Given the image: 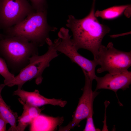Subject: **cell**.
<instances>
[{
    "label": "cell",
    "instance_id": "18",
    "mask_svg": "<svg viewBox=\"0 0 131 131\" xmlns=\"http://www.w3.org/2000/svg\"><path fill=\"white\" fill-rule=\"evenodd\" d=\"M32 6L36 11L46 10V0H30Z\"/></svg>",
    "mask_w": 131,
    "mask_h": 131
},
{
    "label": "cell",
    "instance_id": "2",
    "mask_svg": "<svg viewBox=\"0 0 131 131\" xmlns=\"http://www.w3.org/2000/svg\"><path fill=\"white\" fill-rule=\"evenodd\" d=\"M4 34L0 39V55L12 72H19L31 57L38 54V47L21 36Z\"/></svg>",
    "mask_w": 131,
    "mask_h": 131
},
{
    "label": "cell",
    "instance_id": "11",
    "mask_svg": "<svg viewBox=\"0 0 131 131\" xmlns=\"http://www.w3.org/2000/svg\"><path fill=\"white\" fill-rule=\"evenodd\" d=\"M63 117H54L41 114L33 119L30 124V131H54L64 121Z\"/></svg>",
    "mask_w": 131,
    "mask_h": 131
},
{
    "label": "cell",
    "instance_id": "3",
    "mask_svg": "<svg viewBox=\"0 0 131 131\" xmlns=\"http://www.w3.org/2000/svg\"><path fill=\"white\" fill-rule=\"evenodd\" d=\"M46 10L35 11L23 20L5 31L4 34L22 37L38 47L42 46L49 38V33L54 31L48 24Z\"/></svg>",
    "mask_w": 131,
    "mask_h": 131
},
{
    "label": "cell",
    "instance_id": "14",
    "mask_svg": "<svg viewBox=\"0 0 131 131\" xmlns=\"http://www.w3.org/2000/svg\"><path fill=\"white\" fill-rule=\"evenodd\" d=\"M6 62L4 59L0 57V75L4 78V83L7 84L14 78V75L9 71Z\"/></svg>",
    "mask_w": 131,
    "mask_h": 131
},
{
    "label": "cell",
    "instance_id": "9",
    "mask_svg": "<svg viewBox=\"0 0 131 131\" xmlns=\"http://www.w3.org/2000/svg\"><path fill=\"white\" fill-rule=\"evenodd\" d=\"M97 85L95 90L101 89L112 90L115 93L119 89L126 90L131 83V72L128 71L120 73L106 74L104 76L96 77Z\"/></svg>",
    "mask_w": 131,
    "mask_h": 131
},
{
    "label": "cell",
    "instance_id": "12",
    "mask_svg": "<svg viewBox=\"0 0 131 131\" xmlns=\"http://www.w3.org/2000/svg\"><path fill=\"white\" fill-rule=\"evenodd\" d=\"M5 86L4 83L0 84V113L10 125L8 131H16L17 114L14 112L6 103L1 94L2 91Z\"/></svg>",
    "mask_w": 131,
    "mask_h": 131
},
{
    "label": "cell",
    "instance_id": "19",
    "mask_svg": "<svg viewBox=\"0 0 131 131\" xmlns=\"http://www.w3.org/2000/svg\"><path fill=\"white\" fill-rule=\"evenodd\" d=\"M8 123V121L0 113V131H7L6 125Z\"/></svg>",
    "mask_w": 131,
    "mask_h": 131
},
{
    "label": "cell",
    "instance_id": "20",
    "mask_svg": "<svg viewBox=\"0 0 131 131\" xmlns=\"http://www.w3.org/2000/svg\"><path fill=\"white\" fill-rule=\"evenodd\" d=\"M4 36V34L1 33L0 32V39L2 38Z\"/></svg>",
    "mask_w": 131,
    "mask_h": 131
},
{
    "label": "cell",
    "instance_id": "8",
    "mask_svg": "<svg viewBox=\"0 0 131 131\" xmlns=\"http://www.w3.org/2000/svg\"><path fill=\"white\" fill-rule=\"evenodd\" d=\"M85 77V84L83 88V93L79 98L73 119L71 122L66 126L60 127L59 131H68L78 125L82 120L86 119L91 110L93 109L94 100L99 94L96 91H92V84L88 74L84 70L82 69Z\"/></svg>",
    "mask_w": 131,
    "mask_h": 131
},
{
    "label": "cell",
    "instance_id": "6",
    "mask_svg": "<svg viewBox=\"0 0 131 131\" xmlns=\"http://www.w3.org/2000/svg\"><path fill=\"white\" fill-rule=\"evenodd\" d=\"M58 35L61 40L56 48L57 51L65 55L72 62L77 64L82 69L85 71L92 83L93 81L97 76L95 69L98 65L96 61L94 59L92 60H89L78 52L71 39V36L69 34L68 29L62 27L58 32Z\"/></svg>",
    "mask_w": 131,
    "mask_h": 131
},
{
    "label": "cell",
    "instance_id": "15",
    "mask_svg": "<svg viewBox=\"0 0 131 131\" xmlns=\"http://www.w3.org/2000/svg\"><path fill=\"white\" fill-rule=\"evenodd\" d=\"M19 101L23 106V113H25L34 118L41 114L44 108H40L39 107L31 105L24 102L19 99Z\"/></svg>",
    "mask_w": 131,
    "mask_h": 131
},
{
    "label": "cell",
    "instance_id": "5",
    "mask_svg": "<svg viewBox=\"0 0 131 131\" xmlns=\"http://www.w3.org/2000/svg\"><path fill=\"white\" fill-rule=\"evenodd\" d=\"M95 60L101 66L97 70L98 73L107 71L112 74L120 73L128 71L131 66V51L117 49L110 42L106 46L101 45Z\"/></svg>",
    "mask_w": 131,
    "mask_h": 131
},
{
    "label": "cell",
    "instance_id": "17",
    "mask_svg": "<svg viewBox=\"0 0 131 131\" xmlns=\"http://www.w3.org/2000/svg\"><path fill=\"white\" fill-rule=\"evenodd\" d=\"M93 109H92L91 110L89 115L86 118V123L83 131H100L99 129L96 128L94 125L93 118Z\"/></svg>",
    "mask_w": 131,
    "mask_h": 131
},
{
    "label": "cell",
    "instance_id": "13",
    "mask_svg": "<svg viewBox=\"0 0 131 131\" xmlns=\"http://www.w3.org/2000/svg\"><path fill=\"white\" fill-rule=\"evenodd\" d=\"M130 5L114 6L102 10H97L95 15L104 19L110 20L116 18L121 15Z\"/></svg>",
    "mask_w": 131,
    "mask_h": 131
},
{
    "label": "cell",
    "instance_id": "1",
    "mask_svg": "<svg viewBox=\"0 0 131 131\" xmlns=\"http://www.w3.org/2000/svg\"><path fill=\"white\" fill-rule=\"evenodd\" d=\"M95 0H93L90 11L87 16L79 19L70 15L66 25L72 32L71 40L76 49L89 50L93 54L94 59L102 45L103 37L110 31L108 26L100 24L95 15Z\"/></svg>",
    "mask_w": 131,
    "mask_h": 131
},
{
    "label": "cell",
    "instance_id": "10",
    "mask_svg": "<svg viewBox=\"0 0 131 131\" xmlns=\"http://www.w3.org/2000/svg\"><path fill=\"white\" fill-rule=\"evenodd\" d=\"M13 95L17 96L19 97L18 99L38 107L48 104L63 107L67 103L66 101L61 99L47 98L41 95L37 90L29 92L17 89L14 91Z\"/></svg>",
    "mask_w": 131,
    "mask_h": 131
},
{
    "label": "cell",
    "instance_id": "4",
    "mask_svg": "<svg viewBox=\"0 0 131 131\" xmlns=\"http://www.w3.org/2000/svg\"><path fill=\"white\" fill-rule=\"evenodd\" d=\"M60 40L58 38L53 42L49 38L48 39L46 43L48 47L46 52L41 55L35 54L31 57L29 64L15 76L7 86L11 87L16 85L17 89H21L25 82L34 78L37 84H40L43 80L42 74L44 70L49 66L50 61L58 56L56 48Z\"/></svg>",
    "mask_w": 131,
    "mask_h": 131
},
{
    "label": "cell",
    "instance_id": "16",
    "mask_svg": "<svg viewBox=\"0 0 131 131\" xmlns=\"http://www.w3.org/2000/svg\"><path fill=\"white\" fill-rule=\"evenodd\" d=\"M18 124L16 126V131H23L32 122L33 118L27 114L23 113L18 118Z\"/></svg>",
    "mask_w": 131,
    "mask_h": 131
},
{
    "label": "cell",
    "instance_id": "7",
    "mask_svg": "<svg viewBox=\"0 0 131 131\" xmlns=\"http://www.w3.org/2000/svg\"><path fill=\"white\" fill-rule=\"evenodd\" d=\"M27 0H0V27L5 31L35 11Z\"/></svg>",
    "mask_w": 131,
    "mask_h": 131
}]
</instances>
